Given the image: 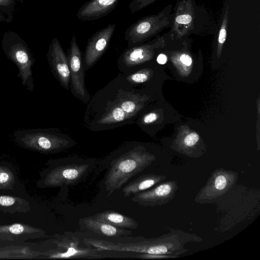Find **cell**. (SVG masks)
Wrapping results in <instances>:
<instances>
[{
	"mask_svg": "<svg viewBox=\"0 0 260 260\" xmlns=\"http://www.w3.org/2000/svg\"><path fill=\"white\" fill-rule=\"evenodd\" d=\"M118 151L119 155L111 162L104 182L108 197L150 166L156 159L144 146L134 141L126 142Z\"/></svg>",
	"mask_w": 260,
	"mask_h": 260,
	"instance_id": "2",
	"label": "cell"
},
{
	"mask_svg": "<svg viewBox=\"0 0 260 260\" xmlns=\"http://www.w3.org/2000/svg\"><path fill=\"white\" fill-rule=\"evenodd\" d=\"M171 232L153 239H144L134 243H113L103 240V250L117 252H133L138 253L167 255L170 258L178 257L188 250L184 245L188 242H199V236L180 230L170 229Z\"/></svg>",
	"mask_w": 260,
	"mask_h": 260,
	"instance_id": "1",
	"label": "cell"
},
{
	"mask_svg": "<svg viewBox=\"0 0 260 260\" xmlns=\"http://www.w3.org/2000/svg\"><path fill=\"white\" fill-rule=\"evenodd\" d=\"M200 139L199 135L196 133H191L185 137L184 139V144L186 147H192L194 146Z\"/></svg>",
	"mask_w": 260,
	"mask_h": 260,
	"instance_id": "18",
	"label": "cell"
},
{
	"mask_svg": "<svg viewBox=\"0 0 260 260\" xmlns=\"http://www.w3.org/2000/svg\"><path fill=\"white\" fill-rule=\"evenodd\" d=\"M115 27V24H110L88 39L83 57L85 71L92 67L107 50Z\"/></svg>",
	"mask_w": 260,
	"mask_h": 260,
	"instance_id": "9",
	"label": "cell"
},
{
	"mask_svg": "<svg viewBox=\"0 0 260 260\" xmlns=\"http://www.w3.org/2000/svg\"><path fill=\"white\" fill-rule=\"evenodd\" d=\"M178 188L177 181H162L151 189L136 193L132 201L145 207L162 206L174 198Z\"/></svg>",
	"mask_w": 260,
	"mask_h": 260,
	"instance_id": "8",
	"label": "cell"
},
{
	"mask_svg": "<svg viewBox=\"0 0 260 260\" xmlns=\"http://www.w3.org/2000/svg\"><path fill=\"white\" fill-rule=\"evenodd\" d=\"M19 0H0V11L7 16L10 22L12 20L15 6Z\"/></svg>",
	"mask_w": 260,
	"mask_h": 260,
	"instance_id": "17",
	"label": "cell"
},
{
	"mask_svg": "<svg viewBox=\"0 0 260 260\" xmlns=\"http://www.w3.org/2000/svg\"><path fill=\"white\" fill-rule=\"evenodd\" d=\"M166 176L163 175L148 174L142 175L128 183L122 190L123 196L128 197L145 191L164 181Z\"/></svg>",
	"mask_w": 260,
	"mask_h": 260,
	"instance_id": "15",
	"label": "cell"
},
{
	"mask_svg": "<svg viewBox=\"0 0 260 260\" xmlns=\"http://www.w3.org/2000/svg\"><path fill=\"white\" fill-rule=\"evenodd\" d=\"M22 139L33 141L39 149L50 153H58L74 147L76 142L57 128L36 129L22 132Z\"/></svg>",
	"mask_w": 260,
	"mask_h": 260,
	"instance_id": "6",
	"label": "cell"
},
{
	"mask_svg": "<svg viewBox=\"0 0 260 260\" xmlns=\"http://www.w3.org/2000/svg\"><path fill=\"white\" fill-rule=\"evenodd\" d=\"M167 61V57L164 54H160L157 57V61L160 64L166 63Z\"/></svg>",
	"mask_w": 260,
	"mask_h": 260,
	"instance_id": "24",
	"label": "cell"
},
{
	"mask_svg": "<svg viewBox=\"0 0 260 260\" xmlns=\"http://www.w3.org/2000/svg\"><path fill=\"white\" fill-rule=\"evenodd\" d=\"M176 22L179 24H187L192 20V17L189 15L184 14L178 16L176 18Z\"/></svg>",
	"mask_w": 260,
	"mask_h": 260,
	"instance_id": "19",
	"label": "cell"
},
{
	"mask_svg": "<svg viewBox=\"0 0 260 260\" xmlns=\"http://www.w3.org/2000/svg\"><path fill=\"white\" fill-rule=\"evenodd\" d=\"M34 1H39V0H34Z\"/></svg>",
	"mask_w": 260,
	"mask_h": 260,
	"instance_id": "27",
	"label": "cell"
},
{
	"mask_svg": "<svg viewBox=\"0 0 260 260\" xmlns=\"http://www.w3.org/2000/svg\"><path fill=\"white\" fill-rule=\"evenodd\" d=\"M226 37V31L225 29V25H223L220 30L219 37H218V42L220 44H222L224 43Z\"/></svg>",
	"mask_w": 260,
	"mask_h": 260,
	"instance_id": "22",
	"label": "cell"
},
{
	"mask_svg": "<svg viewBox=\"0 0 260 260\" xmlns=\"http://www.w3.org/2000/svg\"><path fill=\"white\" fill-rule=\"evenodd\" d=\"M67 55L70 72L71 92L75 97L81 101L84 104H87L91 96L86 88L85 71L84 69L83 56L77 44L75 34L71 39Z\"/></svg>",
	"mask_w": 260,
	"mask_h": 260,
	"instance_id": "7",
	"label": "cell"
},
{
	"mask_svg": "<svg viewBox=\"0 0 260 260\" xmlns=\"http://www.w3.org/2000/svg\"><path fill=\"white\" fill-rule=\"evenodd\" d=\"M2 21H5L7 23L10 22L7 16L0 11V22Z\"/></svg>",
	"mask_w": 260,
	"mask_h": 260,
	"instance_id": "26",
	"label": "cell"
},
{
	"mask_svg": "<svg viewBox=\"0 0 260 260\" xmlns=\"http://www.w3.org/2000/svg\"><path fill=\"white\" fill-rule=\"evenodd\" d=\"M80 223L86 229L102 236L117 237L132 235L130 230L118 228L109 223L99 221L91 216L80 219Z\"/></svg>",
	"mask_w": 260,
	"mask_h": 260,
	"instance_id": "14",
	"label": "cell"
},
{
	"mask_svg": "<svg viewBox=\"0 0 260 260\" xmlns=\"http://www.w3.org/2000/svg\"><path fill=\"white\" fill-rule=\"evenodd\" d=\"M57 243L63 250L54 251L50 255V258L98 259L102 256L101 251L96 248L87 245L86 247H82L78 239L73 237L62 236Z\"/></svg>",
	"mask_w": 260,
	"mask_h": 260,
	"instance_id": "11",
	"label": "cell"
},
{
	"mask_svg": "<svg viewBox=\"0 0 260 260\" xmlns=\"http://www.w3.org/2000/svg\"><path fill=\"white\" fill-rule=\"evenodd\" d=\"M9 179L8 174L6 172H0V183L6 182Z\"/></svg>",
	"mask_w": 260,
	"mask_h": 260,
	"instance_id": "25",
	"label": "cell"
},
{
	"mask_svg": "<svg viewBox=\"0 0 260 260\" xmlns=\"http://www.w3.org/2000/svg\"><path fill=\"white\" fill-rule=\"evenodd\" d=\"M15 202V199L9 196H1L0 205L3 206H9Z\"/></svg>",
	"mask_w": 260,
	"mask_h": 260,
	"instance_id": "20",
	"label": "cell"
},
{
	"mask_svg": "<svg viewBox=\"0 0 260 260\" xmlns=\"http://www.w3.org/2000/svg\"><path fill=\"white\" fill-rule=\"evenodd\" d=\"M47 57L54 77L62 87L69 90L70 72L68 57L56 37L52 39L49 45Z\"/></svg>",
	"mask_w": 260,
	"mask_h": 260,
	"instance_id": "10",
	"label": "cell"
},
{
	"mask_svg": "<svg viewBox=\"0 0 260 260\" xmlns=\"http://www.w3.org/2000/svg\"><path fill=\"white\" fill-rule=\"evenodd\" d=\"M180 60L182 63L187 66H189L191 64L192 59L190 56L187 54H182L180 57Z\"/></svg>",
	"mask_w": 260,
	"mask_h": 260,
	"instance_id": "23",
	"label": "cell"
},
{
	"mask_svg": "<svg viewBox=\"0 0 260 260\" xmlns=\"http://www.w3.org/2000/svg\"><path fill=\"white\" fill-rule=\"evenodd\" d=\"M94 219L121 229L135 230L139 226L135 220L114 210H108L91 216Z\"/></svg>",
	"mask_w": 260,
	"mask_h": 260,
	"instance_id": "16",
	"label": "cell"
},
{
	"mask_svg": "<svg viewBox=\"0 0 260 260\" xmlns=\"http://www.w3.org/2000/svg\"><path fill=\"white\" fill-rule=\"evenodd\" d=\"M59 163L48 175L47 182L50 185L69 186L80 183L91 172L95 160L75 156L61 158Z\"/></svg>",
	"mask_w": 260,
	"mask_h": 260,
	"instance_id": "3",
	"label": "cell"
},
{
	"mask_svg": "<svg viewBox=\"0 0 260 260\" xmlns=\"http://www.w3.org/2000/svg\"><path fill=\"white\" fill-rule=\"evenodd\" d=\"M2 46L5 54L19 68L23 84L33 90L31 68L34 59L24 40L17 32L8 30L3 35Z\"/></svg>",
	"mask_w": 260,
	"mask_h": 260,
	"instance_id": "4",
	"label": "cell"
},
{
	"mask_svg": "<svg viewBox=\"0 0 260 260\" xmlns=\"http://www.w3.org/2000/svg\"><path fill=\"white\" fill-rule=\"evenodd\" d=\"M119 0H89L83 4L77 13L82 21L98 20L111 13Z\"/></svg>",
	"mask_w": 260,
	"mask_h": 260,
	"instance_id": "13",
	"label": "cell"
},
{
	"mask_svg": "<svg viewBox=\"0 0 260 260\" xmlns=\"http://www.w3.org/2000/svg\"><path fill=\"white\" fill-rule=\"evenodd\" d=\"M156 28L157 22L154 17L144 18L133 23L124 32V39L128 47L140 45L151 36Z\"/></svg>",
	"mask_w": 260,
	"mask_h": 260,
	"instance_id": "12",
	"label": "cell"
},
{
	"mask_svg": "<svg viewBox=\"0 0 260 260\" xmlns=\"http://www.w3.org/2000/svg\"><path fill=\"white\" fill-rule=\"evenodd\" d=\"M10 232L14 234H21L24 231V227L22 225L18 223L14 224L9 227Z\"/></svg>",
	"mask_w": 260,
	"mask_h": 260,
	"instance_id": "21",
	"label": "cell"
},
{
	"mask_svg": "<svg viewBox=\"0 0 260 260\" xmlns=\"http://www.w3.org/2000/svg\"><path fill=\"white\" fill-rule=\"evenodd\" d=\"M238 173L224 169L215 170L194 198L200 204L217 202L236 184Z\"/></svg>",
	"mask_w": 260,
	"mask_h": 260,
	"instance_id": "5",
	"label": "cell"
}]
</instances>
